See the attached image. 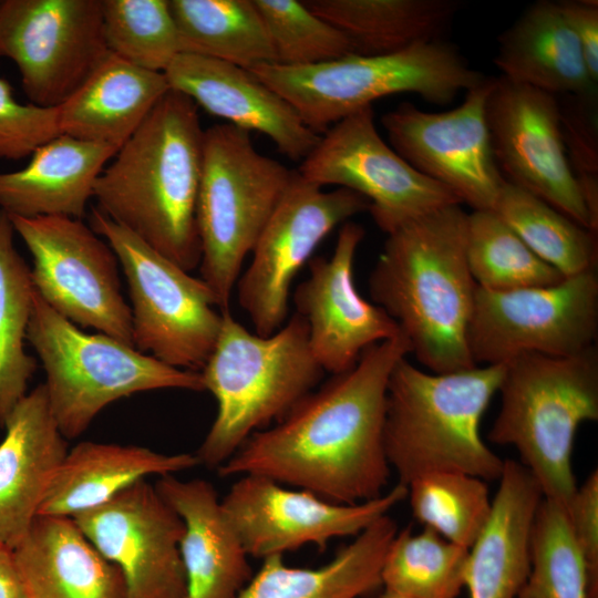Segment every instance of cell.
<instances>
[{
  "label": "cell",
  "mask_w": 598,
  "mask_h": 598,
  "mask_svg": "<svg viewBox=\"0 0 598 598\" xmlns=\"http://www.w3.org/2000/svg\"><path fill=\"white\" fill-rule=\"evenodd\" d=\"M410 353L403 332L370 346L352 369L331 375L274 425L252 433L218 475H260L339 504L381 496L391 472L383 444L388 381Z\"/></svg>",
  "instance_id": "obj_1"
},
{
  "label": "cell",
  "mask_w": 598,
  "mask_h": 598,
  "mask_svg": "<svg viewBox=\"0 0 598 598\" xmlns=\"http://www.w3.org/2000/svg\"><path fill=\"white\" fill-rule=\"evenodd\" d=\"M197 110L188 96L169 90L93 190L97 209L188 272L202 257L196 203L205 130Z\"/></svg>",
  "instance_id": "obj_2"
},
{
  "label": "cell",
  "mask_w": 598,
  "mask_h": 598,
  "mask_svg": "<svg viewBox=\"0 0 598 598\" xmlns=\"http://www.w3.org/2000/svg\"><path fill=\"white\" fill-rule=\"evenodd\" d=\"M448 205L388 235L369 293L432 373L472 369L466 341L477 285L466 258L467 215Z\"/></svg>",
  "instance_id": "obj_3"
},
{
  "label": "cell",
  "mask_w": 598,
  "mask_h": 598,
  "mask_svg": "<svg viewBox=\"0 0 598 598\" xmlns=\"http://www.w3.org/2000/svg\"><path fill=\"white\" fill-rule=\"evenodd\" d=\"M504 372L505 364L432 373L406 357L395 363L386 386L383 444L400 484L434 472L499 478L504 460L486 445L480 427Z\"/></svg>",
  "instance_id": "obj_4"
},
{
  "label": "cell",
  "mask_w": 598,
  "mask_h": 598,
  "mask_svg": "<svg viewBox=\"0 0 598 598\" xmlns=\"http://www.w3.org/2000/svg\"><path fill=\"white\" fill-rule=\"evenodd\" d=\"M214 349L199 371L217 403L215 420L196 452L200 465L221 466L255 432L279 421L316 389L324 371L295 312L275 333L250 332L230 310L221 312Z\"/></svg>",
  "instance_id": "obj_5"
},
{
  "label": "cell",
  "mask_w": 598,
  "mask_h": 598,
  "mask_svg": "<svg viewBox=\"0 0 598 598\" xmlns=\"http://www.w3.org/2000/svg\"><path fill=\"white\" fill-rule=\"evenodd\" d=\"M501 409L488 440L513 446L543 497L567 507L576 488L571 453L579 425L598 420L596 346L570 357L522 354L505 364Z\"/></svg>",
  "instance_id": "obj_6"
},
{
  "label": "cell",
  "mask_w": 598,
  "mask_h": 598,
  "mask_svg": "<svg viewBox=\"0 0 598 598\" xmlns=\"http://www.w3.org/2000/svg\"><path fill=\"white\" fill-rule=\"evenodd\" d=\"M250 71L318 134L386 95L410 92L431 104L446 105L487 79L444 40L384 55L351 53L318 64L271 63Z\"/></svg>",
  "instance_id": "obj_7"
},
{
  "label": "cell",
  "mask_w": 598,
  "mask_h": 598,
  "mask_svg": "<svg viewBox=\"0 0 598 598\" xmlns=\"http://www.w3.org/2000/svg\"><path fill=\"white\" fill-rule=\"evenodd\" d=\"M27 341L44 369L49 406L64 439L80 436L105 406L134 393L205 391L200 372L169 367L104 333H86L35 290Z\"/></svg>",
  "instance_id": "obj_8"
},
{
  "label": "cell",
  "mask_w": 598,
  "mask_h": 598,
  "mask_svg": "<svg viewBox=\"0 0 598 598\" xmlns=\"http://www.w3.org/2000/svg\"><path fill=\"white\" fill-rule=\"evenodd\" d=\"M291 174L280 162L259 153L249 132L228 123L205 130L196 203L199 270L220 312L229 310L244 260L255 248Z\"/></svg>",
  "instance_id": "obj_9"
},
{
  "label": "cell",
  "mask_w": 598,
  "mask_h": 598,
  "mask_svg": "<svg viewBox=\"0 0 598 598\" xmlns=\"http://www.w3.org/2000/svg\"><path fill=\"white\" fill-rule=\"evenodd\" d=\"M89 220L123 269L132 303L134 348L169 367L199 372L223 319L210 288L96 207Z\"/></svg>",
  "instance_id": "obj_10"
},
{
  "label": "cell",
  "mask_w": 598,
  "mask_h": 598,
  "mask_svg": "<svg viewBox=\"0 0 598 598\" xmlns=\"http://www.w3.org/2000/svg\"><path fill=\"white\" fill-rule=\"evenodd\" d=\"M598 277L587 270L545 287H477L466 341L475 365L506 364L527 353L570 357L595 346Z\"/></svg>",
  "instance_id": "obj_11"
},
{
  "label": "cell",
  "mask_w": 598,
  "mask_h": 598,
  "mask_svg": "<svg viewBox=\"0 0 598 598\" xmlns=\"http://www.w3.org/2000/svg\"><path fill=\"white\" fill-rule=\"evenodd\" d=\"M10 217V216H9ZM33 259L34 290L56 313L134 347L131 307L118 277V259L82 219L10 217Z\"/></svg>",
  "instance_id": "obj_12"
},
{
  "label": "cell",
  "mask_w": 598,
  "mask_h": 598,
  "mask_svg": "<svg viewBox=\"0 0 598 598\" xmlns=\"http://www.w3.org/2000/svg\"><path fill=\"white\" fill-rule=\"evenodd\" d=\"M369 207V202L353 190L339 187L324 192L292 171L251 251V261L236 283L238 302L255 333L267 337L283 326L298 271L337 226Z\"/></svg>",
  "instance_id": "obj_13"
},
{
  "label": "cell",
  "mask_w": 598,
  "mask_h": 598,
  "mask_svg": "<svg viewBox=\"0 0 598 598\" xmlns=\"http://www.w3.org/2000/svg\"><path fill=\"white\" fill-rule=\"evenodd\" d=\"M110 53L102 0L0 1V56L34 105H61Z\"/></svg>",
  "instance_id": "obj_14"
},
{
  "label": "cell",
  "mask_w": 598,
  "mask_h": 598,
  "mask_svg": "<svg viewBox=\"0 0 598 598\" xmlns=\"http://www.w3.org/2000/svg\"><path fill=\"white\" fill-rule=\"evenodd\" d=\"M298 172L321 187L337 185L362 195L386 235L435 209L461 204L447 187L415 171L382 140L372 105L328 128Z\"/></svg>",
  "instance_id": "obj_15"
},
{
  "label": "cell",
  "mask_w": 598,
  "mask_h": 598,
  "mask_svg": "<svg viewBox=\"0 0 598 598\" xmlns=\"http://www.w3.org/2000/svg\"><path fill=\"white\" fill-rule=\"evenodd\" d=\"M492 84L493 78H487L448 111L425 112L405 102L381 118L391 147L473 210H493L505 183L494 159L485 115Z\"/></svg>",
  "instance_id": "obj_16"
},
{
  "label": "cell",
  "mask_w": 598,
  "mask_h": 598,
  "mask_svg": "<svg viewBox=\"0 0 598 598\" xmlns=\"http://www.w3.org/2000/svg\"><path fill=\"white\" fill-rule=\"evenodd\" d=\"M485 115L494 159L503 178L591 230L587 207L567 159L557 96L501 75L493 79Z\"/></svg>",
  "instance_id": "obj_17"
},
{
  "label": "cell",
  "mask_w": 598,
  "mask_h": 598,
  "mask_svg": "<svg viewBox=\"0 0 598 598\" xmlns=\"http://www.w3.org/2000/svg\"><path fill=\"white\" fill-rule=\"evenodd\" d=\"M408 497L398 483L381 496L339 504L290 489L260 475H241L220 499L248 556L265 559L306 544L321 549L338 537L357 536Z\"/></svg>",
  "instance_id": "obj_18"
},
{
  "label": "cell",
  "mask_w": 598,
  "mask_h": 598,
  "mask_svg": "<svg viewBox=\"0 0 598 598\" xmlns=\"http://www.w3.org/2000/svg\"><path fill=\"white\" fill-rule=\"evenodd\" d=\"M72 519L121 570L127 598L185 597L184 522L146 480Z\"/></svg>",
  "instance_id": "obj_19"
},
{
  "label": "cell",
  "mask_w": 598,
  "mask_h": 598,
  "mask_svg": "<svg viewBox=\"0 0 598 598\" xmlns=\"http://www.w3.org/2000/svg\"><path fill=\"white\" fill-rule=\"evenodd\" d=\"M364 235L360 224L343 223L331 257L311 258L308 278L293 292L296 312L308 324L311 352L331 375L352 369L370 346L402 332L381 307L357 290L353 266Z\"/></svg>",
  "instance_id": "obj_20"
},
{
  "label": "cell",
  "mask_w": 598,
  "mask_h": 598,
  "mask_svg": "<svg viewBox=\"0 0 598 598\" xmlns=\"http://www.w3.org/2000/svg\"><path fill=\"white\" fill-rule=\"evenodd\" d=\"M171 90L240 130L269 137L292 161H303L320 141L296 110L250 70L181 53L164 72Z\"/></svg>",
  "instance_id": "obj_21"
},
{
  "label": "cell",
  "mask_w": 598,
  "mask_h": 598,
  "mask_svg": "<svg viewBox=\"0 0 598 598\" xmlns=\"http://www.w3.org/2000/svg\"><path fill=\"white\" fill-rule=\"evenodd\" d=\"M0 442V542L14 548L38 515L48 485L68 448L51 413L45 386L14 406Z\"/></svg>",
  "instance_id": "obj_22"
},
{
  "label": "cell",
  "mask_w": 598,
  "mask_h": 598,
  "mask_svg": "<svg viewBox=\"0 0 598 598\" xmlns=\"http://www.w3.org/2000/svg\"><path fill=\"white\" fill-rule=\"evenodd\" d=\"M155 487L184 522L179 544L184 598H237L251 579L248 555L214 486L200 478L159 476Z\"/></svg>",
  "instance_id": "obj_23"
},
{
  "label": "cell",
  "mask_w": 598,
  "mask_h": 598,
  "mask_svg": "<svg viewBox=\"0 0 598 598\" xmlns=\"http://www.w3.org/2000/svg\"><path fill=\"white\" fill-rule=\"evenodd\" d=\"M488 519L468 548L470 598H516L530 569L532 533L543 493L532 473L504 460Z\"/></svg>",
  "instance_id": "obj_24"
},
{
  "label": "cell",
  "mask_w": 598,
  "mask_h": 598,
  "mask_svg": "<svg viewBox=\"0 0 598 598\" xmlns=\"http://www.w3.org/2000/svg\"><path fill=\"white\" fill-rule=\"evenodd\" d=\"M13 556L25 598H127L121 570L71 517L37 515Z\"/></svg>",
  "instance_id": "obj_25"
},
{
  "label": "cell",
  "mask_w": 598,
  "mask_h": 598,
  "mask_svg": "<svg viewBox=\"0 0 598 598\" xmlns=\"http://www.w3.org/2000/svg\"><path fill=\"white\" fill-rule=\"evenodd\" d=\"M116 152L59 134L38 147L23 168L0 172V209L10 217L82 219L96 179Z\"/></svg>",
  "instance_id": "obj_26"
},
{
  "label": "cell",
  "mask_w": 598,
  "mask_h": 598,
  "mask_svg": "<svg viewBox=\"0 0 598 598\" xmlns=\"http://www.w3.org/2000/svg\"><path fill=\"white\" fill-rule=\"evenodd\" d=\"M199 464L196 454H164L138 445L83 441L55 470L38 515L73 517L148 475H174Z\"/></svg>",
  "instance_id": "obj_27"
},
{
  "label": "cell",
  "mask_w": 598,
  "mask_h": 598,
  "mask_svg": "<svg viewBox=\"0 0 598 598\" xmlns=\"http://www.w3.org/2000/svg\"><path fill=\"white\" fill-rule=\"evenodd\" d=\"M169 90L164 73L110 53L56 107L60 133L118 151Z\"/></svg>",
  "instance_id": "obj_28"
},
{
  "label": "cell",
  "mask_w": 598,
  "mask_h": 598,
  "mask_svg": "<svg viewBox=\"0 0 598 598\" xmlns=\"http://www.w3.org/2000/svg\"><path fill=\"white\" fill-rule=\"evenodd\" d=\"M494 62L505 79L554 95L597 91L557 1L526 8L498 37Z\"/></svg>",
  "instance_id": "obj_29"
},
{
  "label": "cell",
  "mask_w": 598,
  "mask_h": 598,
  "mask_svg": "<svg viewBox=\"0 0 598 598\" xmlns=\"http://www.w3.org/2000/svg\"><path fill=\"white\" fill-rule=\"evenodd\" d=\"M398 525L384 515L357 535L327 564L297 568L282 555L262 559V565L237 598H358L378 588L388 549Z\"/></svg>",
  "instance_id": "obj_30"
},
{
  "label": "cell",
  "mask_w": 598,
  "mask_h": 598,
  "mask_svg": "<svg viewBox=\"0 0 598 598\" xmlns=\"http://www.w3.org/2000/svg\"><path fill=\"white\" fill-rule=\"evenodd\" d=\"M315 14L342 32L353 54L384 55L443 40L457 0H305Z\"/></svg>",
  "instance_id": "obj_31"
},
{
  "label": "cell",
  "mask_w": 598,
  "mask_h": 598,
  "mask_svg": "<svg viewBox=\"0 0 598 598\" xmlns=\"http://www.w3.org/2000/svg\"><path fill=\"white\" fill-rule=\"evenodd\" d=\"M181 52L251 70L276 63L252 0H168Z\"/></svg>",
  "instance_id": "obj_32"
},
{
  "label": "cell",
  "mask_w": 598,
  "mask_h": 598,
  "mask_svg": "<svg viewBox=\"0 0 598 598\" xmlns=\"http://www.w3.org/2000/svg\"><path fill=\"white\" fill-rule=\"evenodd\" d=\"M10 217L0 209V426L27 394L37 361L24 349L34 287L17 250Z\"/></svg>",
  "instance_id": "obj_33"
},
{
  "label": "cell",
  "mask_w": 598,
  "mask_h": 598,
  "mask_svg": "<svg viewBox=\"0 0 598 598\" xmlns=\"http://www.w3.org/2000/svg\"><path fill=\"white\" fill-rule=\"evenodd\" d=\"M493 210L542 260L564 277L596 270L597 234L505 181Z\"/></svg>",
  "instance_id": "obj_34"
},
{
  "label": "cell",
  "mask_w": 598,
  "mask_h": 598,
  "mask_svg": "<svg viewBox=\"0 0 598 598\" xmlns=\"http://www.w3.org/2000/svg\"><path fill=\"white\" fill-rule=\"evenodd\" d=\"M468 549L430 528L398 530L381 571L384 590L402 598H456L465 585Z\"/></svg>",
  "instance_id": "obj_35"
},
{
  "label": "cell",
  "mask_w": 598,
  "mask_h": 598,
  "mask_svg": "<svg viewBox=\"0 0 598 598\" xmlns=\"http://www.w3.org/2000/svg\"><path fill=\"white\" fill-rule=\"evenodd\" d=\"M466 258L477 287L489 291L553 286L566 278L536 256L494 210L467 215Z\"/></svg>",
  "instance_id": "obj_36"
},
{
  "label": "cell",
  "mask_w": 598,
  "mask_h": 598,
  "mask_svg": "<svg viewBox=\"0 0 598 598\" xmlns=\"http://www.w3.org/2000/svg\"><path fill=\"white\" fill-rule=\"evenodd\" d=\"M516 598H598L566 507L544 497L533 525L530 569Z\"/></svg>",
  "instance_id": "obj_37"
},
{
  "label": "cell",
  "mask_w": 598,
  "mask_h": 598,
  "mask_svg": "<svg viewBox=\"0 0 598 598\" xmlns=\"http://www.w3.org/2000/svg\"><path fill=\"white\" fill-rule=\"evenodd\" d=\"M413 516L448 542L470 548L492 507L485 481L460 472H434L408 486Z\"/></svg>",
  "instance_id": "obj_38"
},
{
  "label": "cell",
  "mask_w": 598,
  "mask_h": 598,
  "mask_svg": "<svg viewBox=\"0 0 598 598\" xmlns=\"http://www.w3.org/2000/svg\"><path fill=\"white\" fill-rule=\"evenodd\" d=\"M109 51L145 70L164 73L181 54L168 0H102Z\"/></svg>",
  "instance_id": "obj_39"
},
{
  "label": "cell",
  "mask_w": 598,
  "mask_h": 598,
  "mask_svg": "<svg viewBox=\"0 0 598 598\" xmlns=\"http://www.w3.org/2000/svg\"><path fill=\"white\" fill-rule=\"evenodd\" d=\"M270 39L276 63L302 66L353 53L348 38L298 0H252Z\"/></svg>",
  "instance_id": "obj_40"
},
{
  "label": "cell",
  "mask_w": 598,
  "mask_h": 598,
  "mask_svg": "<svg viewBox=\"0 0 598 598\" xmlns=\"http://www.w3.org/2000/svg\"><path fill=\"white\" fill-rule=\"evenodd\" d=\"M560 131L571 172L587 207L591 230H598L597 91L556 95Z\"/></svg>",
  "instance_id": "obj_41"
},
{
  "label": "cell",
  "mask_w": 598,
  "mask_h": 598,
  "mask_svg": "<svg viewBox=\"0 0 598 598\" xmlns=\"http://www.w3.org/2000/svg\"><path fill=\"white\" fill-rule=\"evenodd\" d=\"M56 107L20 103L0 78V158L21 159L58 136Z\"/></svg>",
  "instance_id": "obj_42"
},
{
  "label": "cell",
  "mask_w": 598,
  "mask_h": 598,
  "mask_svg": "<svg viewBox=\"0 0 598 598\" xmlns=\"http://www.w3.org/2000/svg\"><path fill=\"white\" fill-rule=\"evenodd\" d=\"M566 512L576 546L598 584V470L577 486Z\"/></svg>",
  "instance_id": "obj_43"
},
{
  "label": "cell",
  "mask_w": 598,
  "mask_h": 598,
  "mask_svg": "<svg viewBox=\"0 0 598 598\" xmlns=\"http://www.w3.org/2000/svg\"><path fill=\"white\" fill-rule=\"evenodd\" d=\"M557 2L579 42L590 78L598 84V2L596 0Z\"/></svg>",
  "instance_id": "obj_44"
},
{
  "label": "cell",
  "mask_w": 598,
  "mask_h": 598,
  "mask_svg": "<svg viewBox=\"0 0 598 598\" xmlns=\"http://www.w3.org/2000/svg\"><path fill=\"white\" fill-rule=\"evenodd\" d=\"M0 598H25L16 567L13 548L0 542Z\"/></svg>",
  "instance_id": "obj_45"
},
{
  "label": "cell",
  "mask_w": 598,
  "mask_h": 598,
  "mask_svg": "<svg viewBox=\"0 0 598 598\" xmlns=\"http://www.w3.org/2000/svg\"><path fill=\"white\" fill-rule=\"evenodd\" d=\"M375 598H402L399 597L390 591L383 590L380 595H378Z\"/></svg>",
  "instance_id": "obj_46"
}]
</instances>
